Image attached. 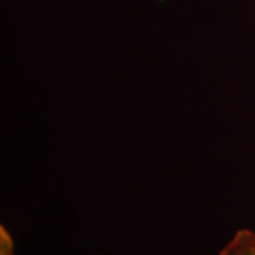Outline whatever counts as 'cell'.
Masks as SVG:
<instances>
[{"label": "cell", "mask_w": 255, "mask_h": 255, "mask_svg": "<svg viewBox=\"0 0 255 255\" xmlns=\"http://www.w3.org/2000/svg\"><path fill=\"white\" fill-rule=\"evenodd\" d=\"M219 255H255V231L247 228L237 231Z\"/></svg>", "instance_id": "1"}, {"label": "cell", "mask_w": 255, "mask_h": 255, "mask_svg": "<svg viewBox=\"0 0 255 255\" xmlns=\"http://www.w3.org/2000/svg\"><path fill=\"white\" fill-rule=\"evenodd\" d=\"M0 255H16L14 240L3 224L0 226Z\"/></svg>", "instance_id": "2"}]
</instances>
